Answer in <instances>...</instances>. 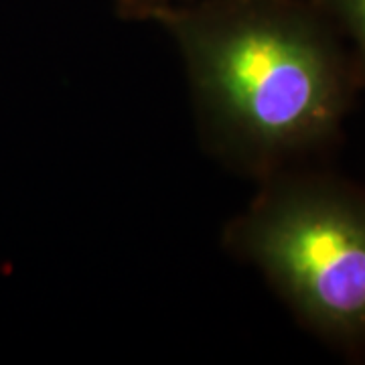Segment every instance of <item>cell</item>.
Masks as SVG:
<instances>
[{"label": "cell", "instance_id": "3957f363", "mask_svg": "<svg viewBox=\"0 0 365 365\" xmlns=\"http://www.w3.org/2000/svg\"><path fill=\"white\" fill-rule=\"evenodd\" d=\"M321 13L335 26L345 33L355 45L359 63L365 69V0H313Z\"/></svg>", "mask_w": 365, "mask_h": 365}, {"label": "cell", "instance_id": "7a4b0ae2", "mask_svg": "<svg viewBox=\"0 0 365 365\" xmlns=\"http://www.w3.org/2000/svg\"><path fill=\"white\" fill-rule=\"evenodd\" d=\"M302 323L343 349H365V191L278 170L225 230Z\"/></svg>", "mask_w": 365, "mask_h": 365}, {"label": "cell", "instance_id": "6da1fadb", "mask_svg": "<svg viewBox=\"0 0 365 365\" xmlns=\"http://www.w3.org/2000/svg\"><path fill=\"white\" fill-rule=\"evenodd\" d=\"M155 21L181 49L205 138L235 167L266 179L339 130L355 76L313 0H191Z\"/></svg>", "mask_w": 365, "mask_h": 365}, {"label": "cell", "instance_id": "277c9868", "mask_svg": "<svg viewBox=\"0 0 365 365\" xmlns=\"http://www.w3.org/2000/svg\"><path fill=\"white\" fill-rule=\"evenodd\" d=\"M191 0H116L118 14L132 21H155L167 9L179 6Z\"/></svg>", "mask_w": 365, "mask_h": 365}]
</instances>
